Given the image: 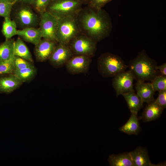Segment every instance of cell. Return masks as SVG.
I'll list each match as a JSON object with an SVG mask.
<instances>
[{
	"label": "cell",
	"mask_w": 166,
	"mask_h": 166,
	"mask_svg": "<svg viewBox=\"0 0 166 166\" xmlns=\"http://www.w3.org/2000/svg\"><path fill=\"white\" fill-rule=\"evenodd\" d=\"M53 0H34L31 5L32 8L40 14L46 11L47 8Z\"/></svg>",
	"instance_id": "obj_27"
},
{
	"label": "cell",
	"mask_w": 166,
	"mask_h": 166,
	"mask_svg": "<svg viewBox=\"0 0 166 166\" xmlns=\"http://www.w3.org/2000/svg\"><path fill=\"white\" fill-rule=\"evenodd\" d=\"M73 55L68 45L58 43L49 60L53 67L58 68L65 65Z\"/></svg>",
	"instance_id": "obj_11"
},
{
	"label": "cell",
	"mask_w": 166,
	"mask_h": 166,
	"mask_svg": "<svg viewBox=\"0 0 166 166\" xmlns=\"http://www.w3.org/2000/svg\"><path fill=\"white\" fill-rule=\"evenodd\" d=\"M82 5L88 4L89 0H77Z\"/></svg>",
	"instance_id": "obj_35"
},
{
	"label": "cell",
	"mask_w": 166,
	"mask_h": 166,
	"mask_svg": "<svg viewBox=\"0 0 166 166\" xmlns=\"http://www.w3.org/2000/svg\"><path fill=\"white\" fill-rule=\"evenodd\" d=\"M82 5L77 0H53L46 11L59 19L77 15L82 8Z\"/></svg>",
	"instance_id": "obj_6"
},
{
	"label": "cell",
	"mask_w": 166,
	"mask_h": 166,
	"mask_svg": "<svg viewBox=\"0 0 166 166\" xmlns=\"http://www.w3.org/2000/svg\"><path fill=\"white\" fill-rule=\"evenodd\" d=\"M58 22V18L47 11L40 14L39 25L42 38L57 42L56 34Z\"/></svg>",
	"instance_id": "obj_8"
},
{
	"label": "cell",
	"mask_w": 166,
	"mask_h": 166,
	"mask_svg": "<svg viewBox=\"0 0 166 166\" xmlns=\"http://www.w3.org/2000/svg\"><path fill=\"white\" fill-rule=\"evenodd\" d=\"M34 0H16V2L31 5Z\"/></svg>",
	"instance_id": "obj_33"
},
{
	"label": "cell",
	"mask_w": 166,
	"mask_h": 166,
	"mask_svg": "<svg viewBox=\"0 0 166 166\" xmlns=\"http://www.w3.org/2000/svg\"><path fill=\"white\" fill-rule=\"evenodd\" d=\"M17 25L15 21L10 18H4L2 25V32L6 39H10L17 35Z\"/></svg>",
	"instance_id": "obj_23"
},
{
	"label": "cell",
	"mask_w": 166,
	"mask_h": 166,
	"mask_svg": "<svg viewBox=\"0 0 166 166\" xmlns=\"http://www.w3.org/2000/svg\"><path fill=\"white\" fill-rule=\"evenodd\" d=\"M135 89L137 94L140 97L143 103L148 104L154 101V91L151 83L141 81H136Z\"/></svg>",
	"instance_id": "obj_14"
},
{
	"label": "cell",
	"mask_w": 166,
	"mask_h": 166,
	"mask_svg": "<svg viewBox=\"0 0 166 166\" xmlns=\"http://www.w3.org/2000/svg\"><path fill=\"white\" fill-rule=\"evenodd\" d=\"M14 4L0 2V16L4 18H10L13 7Z\"/></svg>",
	"instance_id": "obj_29"
},
{
	"label": "cell",
	"mask_w": 166,
	"mask_h": 166,
	"mask_svg": "<svg viewBox=\"0 0 166 166\" xmlns=\"http://www.w3.org/2000/svg\"><path fill=\"white\" fill-rule=\"evenodd\" d=\"M157 69L160 71L161 75L166 76V64L164 63L161 65L157 66Z\"/></svg>",
	"instance_id": "obj_32"
},
{
	"label": "cell",
	"mask_w": 166,
	"mask_h": 166,
	"mask_svg": "<svg viewBox=\"0 0 166 166\" xmlns=\"http://www.w3.org/2000/svg\"><path fill=\"white\" fill-rule=\"evenodd\" d=\"M97 42L80 32L68 45L74 55H85L92 57L96 51Z\"/></svg>",
	"instance_id": "obj_7"
},
{
	"label": "cell",
	"mask_w": 166,
	"mask_h": 166,
	"mask_svg": "<svg viewBox=\"0 0 166 166\" xmlns=\"http://www.w3.org/2000/svg\"><path fill=\"white\" fill-rule=\"evenodd\" d=\"M134 77L129 70L121 72L113 77L112 85L116 92V96L134 92L133 81Z\"/></svg>",
	"instance_id": "obj_9"
},
{
	"label": "cell",
	"mask_w": 166,
	"mask_h": 166,
	"mask_svg": "<svg viewBox=\"0 0 166 166\" xmlns=\"http://www.w3.org/2000/svg\"><path fill=\"white\" fill-rule=\"evenodd\" d=\"M13 59L0 61V76L14 74L15 68Z\"/></svg>",
	"instance_id": "obj_25"
},
{
	"label": "cell",
	"mask_w": 166,
	"mask_h": 166,
	"mask_svg": "<svg viewBox=\"0 0 166 166\" xmlns=\"http://www.w3.org/2000/svg\"><path fill=\"white\" fill-rule=\"evenodd\" d=\"M76 18L81 32L97 42L108 37L111 31V19L102 9L97 10L88 6L81 9Z\"/></svg>",
	"instance_id": "obj_1"
},
{
	"label": "cell",
	"mask_w": 166,
	"mask_h": 166,
	"mask_svg": "<svg viewBox=\"0 0 166 166\" xmlns=\"http://www.w3.org/2000/svg\"><path fill=\"white\" fill-rule=\"evenodd\" d=\"M112 0H89L88 6L94 9L99 10L102 9L107 3Z\"/></svg>",
	"instance_id": "obj_30"
},
{
	"label": "cell",
	"mask_w": 166,
	"mask_h": 166,
	"mask_svg": "<svg viewBox=\"0 0 166 166\" xmlns=\"http://www.w3.org/2000/svg\"><path fill=\"white\" fill-rule=\"evenodd\" d=\"M76 16H70L58 19L56 34L57 42L68 45L81 32Z\"/></svg>",
	"instance_id": "obj_5"
},
{
	"label": "cell",
	"mask_w": 166,
	"mask_h": 166,
	"mask_svg": "<svg viewBox=\"0 0 166 166\" xmlns=\"http://www.w3.org/2000/svg\"><path fill=\"white\" fill-rule=\"evenodd\" d=\"M17 35L25 41L35 45L38 43L42 38L40 28L35 27H27L18 30Z\"/></svg>",
	"instance_id": "obj_15"
},
{
	"label": "cell",
	"mask_w": 166,
	"mask_h": 166,
	"mask_svg": "<svg viewBox=\"0 0 166 166\" xmlns=\"http://www.w3.org/2000/svg\"><path fill=\"white\" fill-rule=\"evenodd\" d=\"M151 83L155 92L166 90V76L158 75Z\"/></svg>",
	"instance_id": "obj_26"
},
{
	"label": "cell",
	"mask_w": 166,
	"mask_h": 166,
	"mask_svg": "<svg viewBox=\"0 0 166 166\" xmlns=\"http://www.w3.org/2000/svg\"><path fill=\"white\" fill-rule=\"evenodd\" d=\"M97 63L98 72L103 77H113L128 67L120 56L109 52L101 54Z\"/></svg>",
	"instance_id": "obj_3"
},
{
	"label": "cell",
	"mask_w": 166,
	"mask_h": 166,
	"mask_svg": "<svg viewBox=\"0 0 166 166\" xmlns=\"http://www.w3.org/2000/svg\"><path fill=\"white\" fill-rule=\"evenodd\" d=\"M13 61L15 69H22L34 66L33 63L18 56H15Z\"/></svg>",
	"instance_id": "obj_28"
},
{
	"label": "cell",
	"mask_w": 166,
	"mask_h": 166,
	"mask_svg": "<svg viewBox=\"0 0 166 166\" xmlns=\"http://www.w3.org/2000/svg\"><path fill=\"white\" fill-rule=\"evenodd\" d=\"M164 109L154 101L146 107L142 113L141 118L144 122L156 120L160 116Z\"/></svg>",
	"instance_id": "obj_17"
},
{
	"label": "cell",
	"mask_w": 166,
	"mask_h": 166,
	"mask_svg": "<svg viewBox=\"0 0 166 166\" xmlns=\"http://www.w3.org/2000/svg\"><path fill=\"white\" fill-rule=\"evenodd\" d=\"M140 128L137 114L131 113L129 119L124 125L119 128V130L128 135H136L139 132Z\"/></svg>",
	"instance_id": "obj_20"
},
{
	"label": "cell",
	"mask_w": 166,
	"mask_h": 166,
	"mask_svg": "<svg viewBox=\"0 0 166 166\" xmlns=\"http://www.w3.org/2000/svg\"><path fill=\"white\" fill-rule=\"evenodd\" d=\"M0 2L14 4L16 2V0H0Z\"/></svg>",
	"instance_id": "obj_34"
},
{
	"label": "cell",
	"mask_w": 166,
	"mask_h": 166,
	"mask_svg": "<svg viewBox=\"0 0 166 166\" xmlns=\"http://www.w3.org/2000/svg\"><path fill=\"white\" fill-rule=\"evenodd\" d=\"M91 57L85 55H74L65 64L69 73L77 74L87 73L91 62Z\"/></svg>",
	"instance_id": "obj_10"
},
{
	"label": "cell",
	"mask_w": 166,
	"mask_h": 166,
	"mask_svg": "<svg viewBox=\"0 0 166 166\" xmlns=\"http://www.w3.org/2000/svg\"><path fill=\"white\" fill-rule=\"evenodd\" d=\"M129 153L134 166H154L151 163L148 153L145 149L138 147Z\"/></svg>",
	"instance_id": "obj_16"
},
{
	"label": "cell",
	"mask_w": 166,
	"mask_h": 166,
	"mask_svg": "<svg viewBox=\"0 0 166 166\" xmlns=\"http://www.w3.org/2000/svg\"><path fill=\"white\" fill-rule=\"evenodd\" d=\"M14 41L6 39L0 44V61L10 60L15 56L14 51Z\"/></svg>",
	"instance_id": "obj_22"
},
{
	"label": "cell",
	"mask_w": 166,
	"mask_h": 166,
	"mask_svg": "<svg viewBox=\"0 0 166 166\" xmlns=\"http://www.w3.org/2000/svg\"><path fill=\"white\" fill-rule=\"evenodd\" d=\"M22 83L13 74L0 76V93H10L19 88Z\"/></svg>",
	"instance_id": "obj_13"
},
{
	"label": "cell",
	"mask_w": 166,
	"mask_h": 166,
	"mask_svg": "<svg viewBox=\"0 0 166 166\" xmlns=\"http://www.w3.org/2000/svg\"><path fill=\"white\" fill-rule=\"evenodd\" d=\"M122 95L126 101L131 113L137 114L138 112L143 106L144 103L140 97L134 92Z\"/></svg>",
	"instance_id": "obj_18"
},
{
	"label": "cell",
	"mask_w": 166,
	"mask_h": 166,
	"mask_svg": "<svg viewBox=\"0 0 166 166\" xmlns=\"http://www.w3.org/2000/svg\"><path fill=\"white\" fill-rule=\"evenodd\" d=\"M14 51L15 56L21 57L32 63L33 60L29 49L23 41L19 38L14 41Z\"/></svg>",
	"instance_id": "obj_21"
},
{
	"label": "cell",
	"mask_w": 166,
	"mask_h": 166,
	"mask_svg": "<svg viewBox=\"0 0 166 166\" xmlns=\"http://www.w3.org/2000/svg\"><path fill=\"white\" fill-rule=\"evenodd\" d=\"M108 160L111 166H134L129 152L112 154Z\"/></svg>",
	"instance_id": "obj_19"
},
{
	"label": "cell",
	"mask_w": 166,
	"mask_h": 166,
	"mask_svg": "<svg viewBox=\"0 0 166 166\" xmlns=\"http://www.w3.org/2000/svg\"><path fill=\"white\" fill-rule=\"evenodd\" d=\"M158 97L155 101L163 109L166 107V90L159 91Z\"/></svg>",
	"instance_id": "obj_31"
},
{
	"label": "cell",
	"mask_w": 166,
	"mask_h": 166,
	"mask_svg": "<svg viewBox=\"0 0 166 166\" xmlns=\"http://www.w3.org/2000/svg\"><path fill=\"white\" fill-rule=\"evenodd\" d=\"M157 62L150 57L145 50L139 52L137 56L130 61L128 68L136 81H151L159 75Z\"/></svg>",
	"instance_id": "obj_2"
},
{
	"label": "cell",
	"mask_w": 166,
	"mask_h": 166,
	"mask_svg": "<svg viewBox=\"0 0 166 166\" xmlns=\"http://www.w3.org/2000/svg\"><path fill=\"white\" fill-rule=\"evenodd\" d=\"M37 73V69L34 66L22 69H15L14 74L23 83L32 80L35 76Z\"/></svg>",
	"instance_id": "obj_24"
},
{
	"label": "cell",
	"mask_w": 166,
	"mask_h": 166,
	"mask_svg": "<svg viewBox=\"0 0 166 166\" xmlns=\"http://www.w3.org/2000/svg\"><path fill=\"white\" fill-rule=\"evenodd\" d=\"M30 5L16 2L13 5V20L21 29L39 25L40 16L34 11Z\"/></svg>",
	"instance_id": "obj_4"
},
{
	"label": "cell",
	"mask_w": 166,
	"mask_h": 166,
	"mask_svg": "<svg viewBox=\"0 0 166 166\" xmlns=\"http://www.w3.org/2000/svg\"><path fill=\"white\" fill-rule=\"evenodd\" d=\"M57 42L43 38L35 45L34 53L37 61L42 62L49 60L56 46Z\"/></svg>",
	"instance_id": "obj_12"
}]
</instances>
